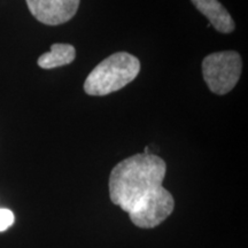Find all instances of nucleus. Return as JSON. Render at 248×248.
Segmentation results:
<instances>
[{"label":"nucleus","instance_id":"f257e3e1","mask_svg":"<svg viewBox=\"0 0 248 248\" xmlns=\"http://www.w3.org/2000/svg\"><path fill=\"white\" fill-rule=\"evenodd\" d=\"M167 164L155 154L139 153L121 161L109 176L111 202L125 213H133L162 194Z\"/></svg>","mask_w":248,"mask_h":248},{"label":"nucleus","instance_id":"f03ea898","mask_svg":"<svg viewBox=\"0 0 248 248\" xmlns=\"http://www.w3.org/2000/svg\"><path fill=\"white\" fill-rule=\"evenodd\" d=\"M140 61L128 52H117L102 60L84 82L86 94L102 97L120 91L139 75Z\"/></svg>","mask_w":248,"mask_h":248},{"label":"nucleus","instance_id":"7ed1b4c3","mask_svg":"<svg viewBox=\"0 0 248 248\" xmlns=\"http://www.w3.org/2000/svg\"><path fill=\"white\" fill-rule=\"evenodd\" d=\"M243 70L240 54L234 51L215 52L202 61V75L210 91L224 95L234 89Z\"/></svg>","mask_w":248,"mask_h":248},{"label":"nucleus","instance_id":"20e7f679","mask_svg":"<svg viewBox=\"0 0 248 248\" xmlns=\"http://www.w3.org/2000/svg\"><path fill=\"white\" fill-rule=\"evenodd\" d=\"M32 16L46 26H60L78 11L80 0H26Z\"/></svg>","mask_w":248,"mask_h":248},{"label":"nucleus","instance_id":"39448f33","mask_svg":"<svg viewBox=\"0 0 248 248\" xmlns=\"http://www.w3.org/2000/svg\"><path fill=\"white\" fill-rule=\"evenodd\" d=\"M194 7L209 20L214 29L221 33H230L234 30L235 23L230 13L218 0H191Z\"/></svg>","mask_w":248,"mask_h":248},{"label":"nucleus","instance_id":"423d86ee","mask_svg":"<svg viewBox=\"0 0 248 248\" xmlns=\"http://www.w3.org/2000/svg\"><path fill=\"white\" fill-rule=\"evenodd\" d=\"M76 58V48L70 44L55 43L51 46V51L38 58V66L42 69H54L70 64Z\"/></svg>","mask_w":248,"mask_h":248},{"label":"nucleus","instance_id":"0eeeda50","mask_svg":"<svg viewBox=\"0 0 248 248\" xmlns=\"http://www.w3.org/2000/svg\"><path fill=\"white\" fill-rule=\"evenodd\" d=\"M15 222V216L11 209L0 208V232H4L11 228Z\"/></svg>","mask_w":248,"mask_h":248}]
</instances>
